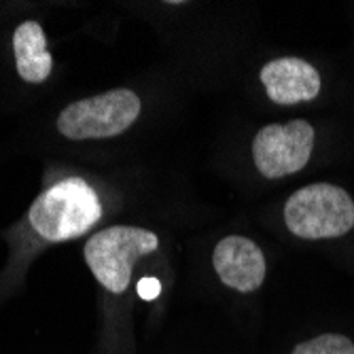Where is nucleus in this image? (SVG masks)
<instances>
[{"instance_id":"obj_1","label":"nucleus","mask_w":354,"mask_h":354,"mask_svg":"<svg viewBox=\"0 0 354 354\" xmlns=\"http://www.w3.org/2000/svg\"><path fill=\"white\" fill-rule=\"evenodd\" d=\"M28 218L43 240L66 242L83 236L102 218V204L87 180L71 176L43 191L30 206Z\"/></svg>"},{"instance_id":"obj_2","label":"nucleus","mask_w":354,"mask_h":354,"mask_svg":"<svg viewBox=\"0 0 354 354\" xmlns=\"http://www.w3.org/2000/svg\"><path fill=\"white\" fill-rule=\"evenodd\" d=\"M284 225L301 240L342 238L354 227V200L331 183H312L286 200Z\"/></svg>"},{"instance_id":"obj_3","label":"nucleus","mask_w":354,"mask_h":354,"mask_svg":"<svg viewBox=\"0 0 354 354\" xmlns=\"http://www.w3.org/2000/svg\"><path fill=\"white\" fill-rule=\"evenodd\" d=\"M159 248V238L151 230L134 225H115L93 234L83 248V257L93 278L109 293L121 295L132 282L134 263Z\"/></svg>"},{"instance_id":"obj_4","label":"nucleus","mask_w":354,"mask_h":354,"mask_svg":"<svg viewBox=\"0 0 354 354\" xmlns=\"http://www.w3.org/2000/svg\"><path fill=\"white\" fill-rule=\"evenodd\" d=\"M142 102L134 89L117 87L77 100L57 115V132L68 140H104L123 134L140 117Z\"/></svg>"},{"instance_id":"obj_5","label":"nucleus","mask_w":354,"mask_h":354,"mask_svg":"<svg viewBox=\"0 0 354 354\" xmlns=\"http://www.w3.org/2000/svg\"><path fill=\"white\" fill-rule=\"evenodd\" d=\"M316 132L306 119L263 125L252 138V162L261 176L276 180L301 172L314 151Z\"/></svg>"},{"instance_id":"obj_6","label":"nucleus","mask_w":354,"mask_h":354,"mask_svg":"<svg viewBox=\"0 0 354 354\" xmlns=\"http://www.w3.org/2000/svg\"><path fill=\"white\" fill-rule=\"evenodd\" d=\"M212 268L225 286L242 295L259 291L268 276V261L261 246L240 234L225 236L216 242Z\"/></svg>"},{"instance_id":"obj_7","label":"nucleus","mask_w":354,"mask_h":354,"mask_svg":"<svg viewBox=\"0 0 354 354\" xmlns=\"http://www.w3.org/2000/svg\"><path fill=\"white\" fill-rule=\"evenodd\" d=\"M259 81L268 98L278 106L312 102L323 89V79L314 64L293 55L270 59L259 73Z\"/></svg>"},{"instance_id":"obj_8","label":"nucleus","mask_w":354,"mask_h":354,"mask_svg":"<svg viewBox=\"0 0 354 354\" xmlns=\"http://www.w3.org/2000/svg\"><path fill=\"white\" fill-rule=\"evenodd\" d=\"M13 53L17 75L26 83H43L53 71V57L47 51V37L39 21H24L13 32Z\"/></svg>"},{"instance_id":"obj_9","label":"nucleus","mask_w":354,"mask_h":354,"mask_svg":"<svg viewBox=\"0 0 354 354\" xmlns=\"http://www.w3.org/2000/svg\"><path fill=\"white\" fill-rule=\"evenodd\" d=\"M291 354H354V342L339 333H323L301 342Z\"/></svg>"}]
</instances>
